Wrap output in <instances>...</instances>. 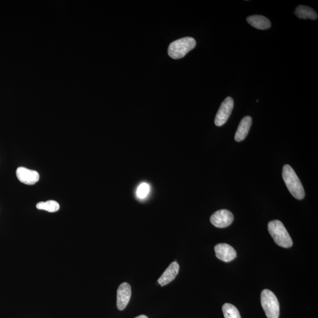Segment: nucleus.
<instances>
[{"mask_svg":"<svg viewBox=\"0 0 318 318\" xmlns=\"http://www.w3.org/2000/svg\"><path fill=\"white\" fill-rule=\"evenodd\" d=\"M295 14L300 19L316 20L317 19V14L315 11L305 6H299L296 7Z\"/></svg>","mask_w":318,"mask_h":318,"instance_id":"nucleus-13","label":"nucleus"},{"mask_svg":"<svg viewBox=\"0 0 318 318\" xmlns=\"http://www.w3.org/2000/svg\"><path fill=\"white\" fill-rule=\"evenodd\" d=\"M252 120L250 116H245L239 123V125L235 133V139L238 142L245 139L249 132Z\"/></svg>","mask_w":318,"mask_h":318,"instance_id":"nucleus-11","label":"nucleus"},{"mask_svg":"<svg viewBox=\"0 0 318 318\" xmlns=\"http://www.w3.org/2000/svg\"><path fill=\"white\" fill-rule=\"evenodd\" d=\"M150 192V186L146 183L140 184L137 189V196L139 199H143L146 198Z\"/></svg>","mask_w":318,"mask_h":318,"instance_id":"nucleus-16","label":"nucleus"},{"mask_svg":"<svg viewBox=\"0 0 318 318\" xmlns=\"http://www.w3.org/2000/svg\"><path fill=\"white\" fill-rule=\"evenodd\" d=\"M234 106V101L231 97L225 99L222 102L219 111L216 115L215 124L216 126L220 127L224 125L228 121L231 116L232 110Z\"/></svg>","mask_w":318,"mask_h":318,"instance_id":"nucleus-5","label":"nucleus"},{"mask_svg":"<svg viewBox=\"0 0 318 318\" xmlns=\"http://www.w3.org/2000/svg\"><path fill=\"white\" fill-rule=\"evenodd\" d=\"M246 20L251 26L259 30H267L271 26V21L262 16H251L247 17Z\"/></svg>","mask_w":318,"mask_h":318,"instance_id":"nucleus-12","label":"nucleus"},{"mask_svg":"<svg viewBox=\"0 0 318 318\" xmlns=\"http://www.w3.org/2000/svg\"><path fill=\"white\" fill-rule=\"evenodd\" d=\"M260 301L268 318H279V303L274 292L264 289L261 293Z\"/></svg>","mask_w":318,"mask_h":318,"instance_id":"nucleus-4","label":"nucleus"},{"mask_svg":"<svg viewBox=\"0 0 318 318\" xmlns=\"http://www.w3.org/2000/svg\"><path fill=\"white\" fill-rule=\"evenodd\" d=\"M131 295L132 290L129 284L124 282L119 286L117 293V306L120 310L126 308L130 301Z\"/></svg>","mask_w":318,"mask_h":318,"instance_id":"nucleus-8","label":"nucleus"},{"mask_svg":"<svg viewBox=\"0 0 318 318\" xmlns=\"http://www.w3.org/2000/svg\"><path fill=\"white\" fill-rule=\"evenodd\" d=\"M196 42L192 37H184L172 42L168 48V55L173 59H180L185 57L195 47Z\"/></svg>","mask_w":318,"mask_h":318,"instance_id":"nucleus-3","label":"nucleus"},{"mask_svg":"<svg viewBox=\"0 0 318 318\" xmlns=\"http://www.w3.org/2000/svg\"><path fill=\"white\" fill-rule=\"evenodd\" d=\"M36 207L39 210H43L53 213L59 210L60 205L56 201L48 200L37 203Z\"/></svg>","mask_w":318,"mask_h":318,"instance_id":"nucleus-14","label":"nucleus"},{"mask_svg":"<svg viewBox=\"0 0 318 318\" xmlns=\"http://www.w3.org/2000/svg\"><path fill=\"white\" fill-rule=\"evenodd\" d=\"M216 256L219 260L229 262L236 257V252L231 245L226 243H219L215 247Z\"/></svg>","mask_w":318,"mask_h":318,"instance_id":"nucleus-7","label":"nucleus"},{"mask_svg":"<svg viewBox=\"0 0 318 318\" xmlns=\"http://www.w3.org/2000/svg\"><path fill=\"white\" fill-rule=\"evenodd\" d=\"M179 271V264L174 261L169 265L166 270L158 279V283L162 286H165L174 280Z\"/></svg>","mask_w":318,"mask_h":318,"instance_id":"nucleus-10","label":"nucleus"},{"mask_svg":"<svg viewBox=\"0 0 318 318\" xmlns=\"http://www.w3.org/2000/svg\"><path fill=\"white\" fill-rule=\"evenodd\" d=\"M282 177L292 195L298 200H302L305 197V190H304L302 183L300 182L298 176L296 175L291 166L285 165L283 168Z\"/></svg>","mask_w":318,"mask_h":318,"instance_id":"nucleus-1","label":"nucleus"},{"mask_svg":"<svg viewBox=\"0 0 318 318\" xmlns=\"http://www.w3.org/2000/svg\"><path fill=\"white\" fill-rule=\"evenodd\" d=\"M135 318H148L146 316L143 315V314H141V315L138 316Z\"/></svg>","mask_w":318,"mask_h":318,"instance_id":"nucleus-17","label":"nucleus"},{"mask_svg":"<svg viewBox=\"0 0 318 318\" xmlns=\"http://www.w3.org/2000/svg\"><path fill=\"white\" fill-rule=\"evenodd\" d=\"M268 231L278 246L285 248H289L292 246L291 236L280 221L275 220L269 223Z\"/></svg>","mask_w":318,"mask_h":318,"instance_id":"nucleus-2","label":"nucleus"},{"mask_svg":"<svg viewBox=\"0 0 318 318\" xmlns=\"http://www.w3.org/2000/svg\"><path fill=\"white\" fill-rule=\"evenodd\" d=\"M234 219L231 211L226 209L218 210L211 216V224L219 228L228 227Z\"/></svg>","mask_w":318,"mask_h":318,"instance_id":"nucleus-6","label":"nucleus"},{"mask_svg":"<svg viewBox=\"0 0 318 318\" xmlns=\"http://www.w3.org/2000/svg\"><path fill=\"white\" fill-rule=\"evenodd\" d=\"M16 175L18 179L21 183L28 185H34L40 178V176H39L37 172L24 167H20L17 169Z\"/></svg>","mask_w":318,"mask_h":318,"instance_id":"nucleus-9","label":"nucleus"},{"mask_svg":"<svg viewBox=\"0 0 318 318\" xmlns=\"http://www.w3.org/2000/svg\"><path fill=\"white\" fill-rule=\"evenodd\" d=\"M225 318H241L238 309L231 303H225L222 307Z\"/></svg>","mask_w":318,"mask_h":318,"instance_id":"nucleus-15","label":"nucleus"}]
</instances>
